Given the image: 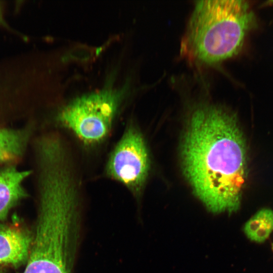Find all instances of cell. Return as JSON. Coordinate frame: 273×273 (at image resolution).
Instances as JSON below:
<instances>
[{"label": "cell", "instance_id": "1", "mask_svg": "<svg viewBox=\"0 0 273 273\" xmlns=\"http://www.w3.org/2000/svg\"><path fill=\"white\" fill-rule=\"evenodd\" d=\"M185 174L214 213L237 211L247 177L246 145L236 116L213 104L193 111L182 149Z\"/></svg>", "mask_w": 273, "mask_h": 273}, {"label": "cell", "instance_id": "2", "mask_svg": "<svg viewBox=\"0 0 273 273\" xmlns=\"http://www.w3.org/2000/svg\"><path fill=\"white\" fill-rule=\"evenodd\" d=\"M37 165L38 215L23 273H72L80 232L73 175L60 156L43 157Z\"/></svg>", "mask_w": 273, "mask_h": 273}, {"label": "cell", "instance_id": "3", "mask_svg": "<svg viewBox=\"0 0 273 273\" xmlns=\"http://www.w3.org/2000/svg\"><path fill=\"white\" fill-rule=\"evenodd\" d=\"M256 25L255 16L246 1H196L181 52L194 62L217 64L239 53L247 33Z\"/></svg>", "mask_w": 273, "mask_h": 273}, {"label": "cell", "instance_id": "4", "mask_svg": "<svg viewBox=\"0 0 273 273\" xmlns=\"http://www.w3.org/2000/svg\"><path fill=\"white\" fill-rule=\"evenodd\" d=\"M126 86L106 88L74 99L59 113L58 119L86 145L104 140L111 130Z\"/></svg>", "mask_w": 273, "mask_h": 273}, {"label": "cell", "instance_id": "5", "mask_svg": "<svg viewBox=\"0 0 273 273\" xmlns=\"http://www.w3.org/2000/svg\"><path fill=\"white\" fill-rule=\"evenodd\" d=\"M149 169V158L144 139L133 126L125 130L110 155L107 174L134 194L144 184Z\"/></svg>", "mask_w": 273, "mask_h": 273}, {"label": "cell", "instance_id": "6", "mask_svg": "<svg viewBox=\"0 0 273 273\" xmlns=\"http://www.w3.org/2000/svg\"><path fill=\"white\" fill-rule=\"evenodd\" d=\"M32 238L24 228L0 223V264L17 267L27 263Z\"/></svg>", "mask_w": 273, "mask_h": 273}, {"label": "cell", "instance_id": "7", "mask_svg": "<svg viewBox=\"0 0 273 273\" xmlns=\"http://www.w3.org/2000/svg\"><path fill=\"white\" fill-rule=\"evenodd\" d=\"M31 172L13 165L0 168V220H5L10 210L27 197L23 183Z\"/></svg>", "mask_w": 273, "mask_h": 273}, {"label": "cell", "instance_id": "8", "mask_svg": "<svg viewBox=\"0 0 273 273\" xmlns=\"http://www.w3.org/2000/svg\"><path fill=\"white\" fill-rule=\"evenodd\" d=\"M29 135L27 130L0 128V163L19 160L26 150Z\"/></svg>", "mask_w": 273, "mask_h": 273}, {"label": "cell", "instance_id": "9", "mask_svg": "<svg viewBox=\"0 0 273 273\" xmlns=\"http://www.w3.org/2000/svg\"><path fill=\"white\" fill-rule=\"evenodd\" d=\"M273 230V211L263 208L258 211L245 224L244 231L251 240L264 242Z\"/></svg>", "mask_w": 273, "mask_h": 273}, {"label": "cell", "instance_id": "10", "mask_svg": "<svg viewBox=\"0 0 273 273\" xmlns=\"http://www.w3.org/2000/svg\"><path fill=\"white\" fill-rule=\"evenodd\" d=\"M0 24L2 25L3 26L6 27H8V24L6 23V22H5V20L3 18L2 11H1V7H0Z\"/></svg>", "mask_w": 273, "mask_h": 273}, {"label": "cell", "instance_id": "11", "mask_svg": "<svg viewBox=\"0 0 273 273\" xmlns=\"http://www.w3.org/2000/svg\"><path fill=\"white\" fill-rule=\"evenodd\" d=\"M47 138H51V137H47ZM52 138H55V137H52ZM42 139H43V138H42ZM41 139H40V140H41ZM38 141H39V140H38ZM38 141H37V142H38ZM37 142H36V143H37Z\"/></svg>", "mask_w": 273, "mask_h": 273}, {"label": "cell", "instance_id": "12", "mask_svg": "<svg viewBox=\"0 0 273 273\" xmlns=\"http://www.w3.org/2000/svg\"><path fill=\"white\" fill-rule=\"evenodd\" d=\"M0 273H2L1 267H0Z\"/></svg>", "mask_w": 273, "mask_h": 273}]
</instances>
